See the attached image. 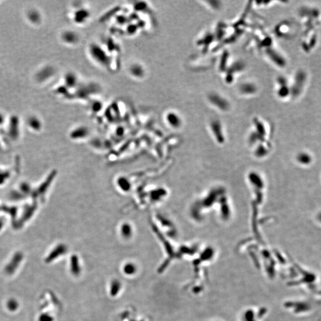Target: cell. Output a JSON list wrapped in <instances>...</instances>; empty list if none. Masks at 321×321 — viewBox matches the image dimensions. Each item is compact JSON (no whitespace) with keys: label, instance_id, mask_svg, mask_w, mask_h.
Instances as JSON below:
<instances>
[{"label":"cell","instance_id":"cell-1","mask_svg":"<svg viewBox=\"0 0 321 321\" xmlns=\"http://www.w3.org/2000/svg\"><path fill=\"white\" fill-rule=\"evenodd\" d=\"M23 259V255L22 253L21 252L16 253L13 255V256L12 257L10 262L6 265L4 268L5 273L9 275L13 274L19 267Z\"/></svg>","mask_w":321,"mask_h":321},{"label":"cell","instance_id":"cell-2","mask_svg":"<svg viewBox=\"0 0 321 321\" xmlns=\"http://www.w3.org/2000/svg\"><path fill=\"white\" fill-rule=\"evenodd\" d=\"M89 16V13L86 9H79L75 13L74 20L77 23H82L86 22Z\"/></svg>","mask_w":321,"mask_h":321},{"label":"cell","instance_id":"cell-3","mask_svg":"<svg viewBox=\"0 0 321 321\" xmlns=\"http://www.w3.org/2000/svg\"><path fill=\"white\" fill-rule=\"evenodd\" d=\"M118 185L123 190V191H125V192L129 191L131 187V185L130 182H129V180L127 179V178L124 177H121L118 178Z\"/></svg>","mask_w":321,"mask_h":321},{"label":"cell","instance_id":"cell-4","mask_svg":"<svg viewBox=\"0 0 321 321\" xmlns=\"http://www.w3.org/2000/svg\"><path fill=\"white\" fill-rule=\"evenodd\" d=\"M166 118H167V120L169 124H172L174 126H177L178 122L180 121V119L178 118V116L175 115L174 113H169L167 114V116H166Z\"/></svg>","mask_w":321,"mask_h":321},{"label":"cell","instance_id":"cell-5","mask_svg":"<svg viewBox=\"0 0 321 321\" xmlns=\"http://www.w3.org/2000/svg\"><path fill=\"white\" fill-rule=\"evenodd\" d=\"M19 306L18 302L14 299H11L9 300V301L7 303V309L11 311V312H14L16 311Z\"/></svg>","mask_w":321,"mask_h":321},{"label":"cell","instance_id":"cell-6","mask_svg":"<svg viewBox=\"0 0 321 321\" xmlns=\"http://www.w3.org/2000/svg\"><path fill=\"white\" fill-rule=\"evenodd\" d=\"M39 321H52V319L48 314L44 313L39 316Z\"/></svg>","mask_w":321,"mask_h":321},{"label":"cell","instance_id":"cell-7","mask_svg":"<svg viewBox=\"0 0 321 321\" xmlns=\"http://www.w3.org/2000/svg\"><path fill=\"white\" fill-rule=\"evenodd\" d=\"M122 231L123 233V234H126L127 235L129 234L130 233V231H131V227L128 224H123V226H122Z\"/></svg>","mask_w":321,"mask_h":321}]
</instances>
